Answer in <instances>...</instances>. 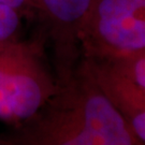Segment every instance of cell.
Here are the masks:
<instances>
[{"instance_id": "1", "label": "cell", "mask_w": 145, "mask_h": 145, "mask_svg": "<svg viewBox=\"0 0 145 145\" xmlns=\"http://www.w3.org/2000/svg\"><path fill=\"white\" fill-rule=\"evenodd\" d=\"M46 47L39 32L0 47V120L13 128L36 116L58 91Z\"/></svg>"}, {"instance_id": "2", "label": "cell", "mask_w": 145, "mask_h": 145, "mask_svg": "<svg viewBox=\"0 0 145 145\" xmlns=\"http://www.w3.org/2000/svg\"><path fill=\"white\" fill-rule=\"evenodd\" d=\"M81 58L105 60L145 51V0H96L84 26Z\"/></svg>"}, {"instance_id": "3", "label": "cell", "mask_w": 145, "mask_h": 145, "mask_svg": "<svg viewBox=\"0 0 145 145\" xmlns=\"http://www.w3.org/2000/svg\"><path fill=\"white\" fill-rule=\"evenodd\" d=\"M55 97L81 121L96 145H145L81 60L72 74L58 83Z\"/></svg>"}, {"instance_id": "4", "label": "cell", "mask_w": 145, "mask_h": 145, "mask_svg": "<svg viewBox=\"0 0 145 145\" xmlns=\"http://www.w3.org/2000/svg\"><path fill=\"white\" fill-rule=\"evenodd\" d=\"M96 0H29L39 33L50 46L57 83L69 78L81 60L80 39Z\"/></svg>"}, {"instance_id": "5", "label": "cell", "mask_w": 145, "mask_h": 145, "mask_svg": "<svg viewBox=\"0 0 145 145\" xmlns=\"http://www.w3.org/2000/svg\"><path fill=\"white\" fill-rule=\"evenodd\" d=\"M14 129L7 145H96L81 121L55 96L36 116Z\"/></svg>"}, {"instance_id": "6", "label": "cell", "mask_w": 145, "mask_h": 145, "mask_svg": "<svg viewBox=\"0 0 145 145\" xmlns=\"http://www.w3.org/2000/svg\"><path fill=\"white\" fill-rule=\"evenodd\" d=\"M81 62L93 76L112 103L117 108L139 140L145 144V96L106 72L97 63L81 59Z\"/></svg>"}, {"instance_id": "7", "label": "cell", "mask_w": 145, "mask_h": 145, "mask_svg": "<svg viewBox=\"0 0 145 145\" xmlns=\"http://www.w3.org/2000/svg\"><path fill=\"white\" fill-rule=\"evenodd\" d=\"M87 60L97 63L106 72L145 96V51L114 59Z\"/></svg>"}, {"instance_id": "8", "label": "cell", "mask_w": 145, "mask_h": 145, "mask_svg": "<svg viewBox=\"0 0 145 145\" xmlns=\"http://www.w3.org/2000/svg\"><path fill=\"white\" fill-rule=\"evenodd\" d=\"M23 20L18 11L0 5V47L21 39Z\"/></svg>"}, {"instance_id": "9", "label": "cell", "mask_w": 145, "mask_h": 145, "mask_svg": "<svg viewBox=\"0 0 145 145\" xmlns=\"http://www.w3.org/2000/svg\"><path fill=\"white\" fill-rule=\"evenodd\" d=\"M0 5L10 7L12 9L18 11L24 16V18H32L29 0H0Z\"/></svg>"}, {"instance_id": "10", "label": "cell", "mask_w": 145, "mask_h": 145, "mask_svg": "<svg viewBox=\"0 0 145 145\" xmlns=\"http://www.w3.org/2000/svg\"><path fill=\"white\" fill-rule=\"evenodd\" d=\"M0 145H1V140H0Z\"/></svg>"}]
</instances>
